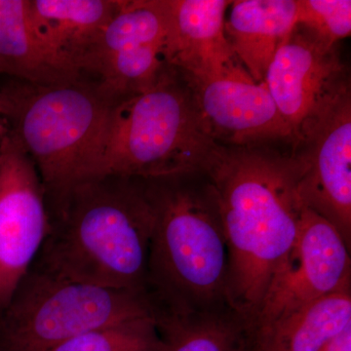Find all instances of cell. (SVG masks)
Here are the masks:
<instances>
[{"label":"cell","instance_id":"obj_13","mask_svg":"<svg viewBox=\"0 0 351 351\" xmlns=\"http://www.w3.org/2000/svg\"><path fill=\"white\" fill-rule=\"evenodd\" d=\"M186 80L201 117L218 144L253 147L267 141L294 142L293 132L265 82L256 83L251 77L207 82Z\"/></svg>","mask_w":351,"mask_h":351},{"label":"cell","instance_id":"obj_23","mask_svg":"<svg viewBox=\"0 0 351 351\" xmlns=\"http://www.w3.org/2000/svg\"><path fill=\"white\" fill-rule=\"evenodd\" d=\"M252 351H265L263 350V348H262V346L260 345V343H257V345H256L255 348H254V350Z\"/></svg>","mask_w":351,"mask_h":351},{"label":"cell","instance_id":"obj_2","mask_svg":"<svg viewBox=\"0 0 351 351\" xmlns=\"http://www.w3.org/2000/svg\"><path fill=\"white\" fill-rule=\"evenodd\" d=\"M45 201L47 233L32 267L145 294L154 216L144 180L99 176Z\"/></svg>","mask_w":351,"mask_h":351},{"label":"cell","instance_id":"obj_22","mask_svg":"<svg viewBox=\"0 0 351 351\" xmlns=\"http://www.w3.org/2000/svg\"><path fill=\"white\" fill-rule=\"evenodd\" d=\"M8 135V130H7V126L5 120H4L3 114H2L1 107H0V145L3 142L4 138Z\"/></svg>","mask_w":351,"mask_h":351},{"label":"cell","instance_id":"obj_7","mask_svg":"<svg viewBox=\"0 0 351 351\" xmlns=\"http://www.w3.org/2000/svg\"><path fill=\"white\" fill-rule=\"evenodd\" d=\"M166 0H121L82 68L113 104L151 88L168 64Z\"/></svg>","mask_w":351,"mask_h":351},{"label":"cell","instance_id":"obj_11","mask_svg":"<svg viewBox=\"0 0 351 351\" xmlns=\"http://www.w3.org/2000/svg\"><path fill=\"white\" fill-rule=\"evenodd\" d=\"M298 142L302 132L350 89L336 48L297 25L277 51L265 80Z\"/></svg>","mask_w":351,"mask_h":351},{"label":"cell","instance_id":"obj_10","mask_svg":"<svg viewBox=\"0 0 351 351\" xmlns=\"http://www.w3.org/2000/svg\"><path fill=\"white\" fill-rule=\"evenodd\" d=\"M302 163L298 191L304 206L326 219L351 250V96L338 100L295 143Z\"/></svg>","mask_w":351,"mask_h":351},{"label":"cell","instance_id":"obj_21","mask_svg":"<svg viewBox=\"0 0 351 351\" xmlns=\"http://www.w3.org/2000/svg\"><path fill=\"white\" fill-rule=\"evenodd\" d=\"M318 351H351V327L332 339Z\"/></svg>","mask_w":351,"mask_h":351},{"label":"cell","instance_id":"obj_18","mask_svg":"<svg viewBox=\"0 0 351 351\" xmlns=\"http://www.w3.org/2000/svg\"><path fill=\"white\" fill-rule=\"evenodd\" d=\"M351 327V291L316 300L258 337L265 351H318Z\"/></svg>","mask_w":351,"mask_h":351},{"label":"cell","instance_id":"obj_12","mask_svg":"<svg viewBox=\"0 0 351 351\" xmlns=\"http://www.w3.org/2000/svg\"><path fill=\"white\" fill-rule=\"evenodd\" d=\"M228 0H166L168 64L188 80L207 82L250 75L226 36Z\"/></svg>","mask_w":351,"mask_h":351},{"label":"cell","instance_id":"obj_3","mask_svg":"<svg viewBox=\"0 0 351 351\" xmlns=\"http://www.w3.org/2000/svg\"><path fill=\"white\" fill-rule=\"evenodd\" d=\"M144 181L154 216L145 287L154 313L230 306L228 245L207 175Z\"/></svg>","mask_w":351,"mask_h":351},{"label":"cell","instance_id":"obj_4","mask_svg":"<svg viewBox=\"0 0 351 351\" xmlns=\"http://www.w3.org/2000/svg\"><path fill=\"white\" fill-rule=\"evenodd\" d=\"M113 106L84 76L49 84L3 77L7 130L36 166L45 199L98 177Z\"/></svg>","mask_w":351,"mask_h":351},{"label":"cell","instance_id":"obj_9","mask_svg":"<svg viewBox=\"0 0 351 351\" xmlns=\"http://www.w3.org/2000/svg\"><path fill=\"white\" fill-rule=\"evenodd\" d=\"M47 230L38 170L8 134L0 145V311L31 269Z\"/></svg>","mask_w":351,"mask_h":351},{"label":"cell","instance_id":"obj_1","mask_svg":"<svg viewBox=\"0 0 351 351\" xmlns=\"http://www.w3.org/2000/svg\"><path fill=\"white\" fill-rule=\"evenodd\" d=\"M293 154L221 145L206 173L228 252L226 297L254 326L270 277L294 243L304 205Z\"/></svg>","mask_w":351,"mask_h":351},{"label":"cell","instance_id":"obj_19","mask_svg":"<svg viewBox=\"0 0 351 351\" xmlns=\"http://www.w3.org/2000/svg\"><path fill=\"white\" fill-rule=\"evenodd\" d=\"M154 317L90 330L50 351H163Z\"/></svg>","mask_w":351,"mask_h":351},{"label":"cell","instance_id":"obj_15","mask_svg":"<svg viewBox=\"0 0 351 351\" xmlns=\"http://www.w3.org/2000/svg\"><path fill=\"white\" fill-rule=\"evenodd\" d=\"M230 6L226 36L247 73L262 83L277 51L297 27V0H239Z\"/></svg>","mask_w":351,"mask_h":351},{"label":"cell","instance_id":"obj_20","mask_svg":"<svg viewBox=\"0 0 351 351\" xmlns=\"http://www.w3.org/2000/svg\"><path fill=\"white\" fill-rule=\"evenodd\" d=\"M297 25L327 47L351 34L350 0H297Z\"/></svg>","mask_w":351,"mask_h":351},{"label":"cell","instance_id":"obj_8","mask_svg":"<svg viewBox=\"0 0 351 351\" xmlns=\"http://www.w3.org/2000/svg\"><path fill=\"white\" fill-rule=\"evenodd\" d=\"M343 291H351L350 250L329 221L304 207L294 243L261 302L254 322L257 336L306 304Z\"/></svg>","mask_w":351,"mask_h":351},{"label":"cell","instance_id":"obj_17","mask_svg":"<svg viewBox=\"0 0 351 351\" xmlns=\"http://www.w3.org/2000/svg\"><path fill=\"white\" fill-rule=\"evenodd\" d=\"M0 76L41 84L80 77L59 66L39 43L27 0H0Z\"/></svg>","mask_w":351,"mask_h":351},{"label":"cell","instance_id":"obj_16","mask_svg":"<svg viewBox=\"0 0 351 351\" xmlns=\"http://www.w3.org/2000/svg\"><path fill=\"white\" fill-rule=\"evenodd\" d=\"M163 351H252L258 343L253 324L226 306L189 313H154Z\"/></svg>","mask_w":351,"mask_h":351},{"label":"cell","instance_id":"obj_6","mask_svg":"<svg viewBox=\"0 0 351 351\" xmlns=\"http://www.w3.org/2000/svg\"><path fill=\"white\" fill-rule=\"evenodd\" d=\"M2 313L0 351H50L96 328L154 317L143 293L73 282L34 267Z\"/></svg>","mask_w":351,"mask_h":351},{"label":"cell","instance_id":"obj_14","mask_svg":"<svg viewBox=\"0 0 351 351\" xmlns=\"http://www.w3.org/2000/svg\"><path fill=\"white\" fill-rule=\"evenodd\" d=\"M121 0H27L32 32L59 66L82 76L85 60Z\"/></svg>","mask_w":351,"mask_h":351},{"label":"cell","instance_id":"obj_5","mask_svg":"<svg viewBox=\"0 0 351 351\" xmlns=\"http://www.w3.org/2000/svg\"><path fill=\"white\" fill-rule=\"evenodd\" d=\"M221 147L188 80L169 66L151 88L113 106L99 176L157 180L206 174Z\"/></svg>","mask_w":351,"mask_h":351}]
</instances>
